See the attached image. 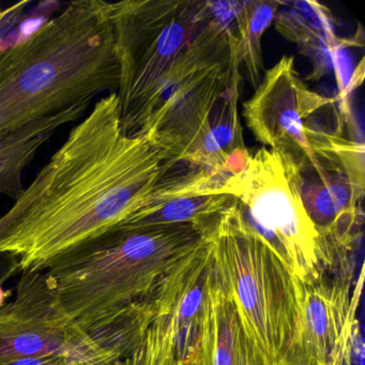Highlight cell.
Masks as SVG:
<instances>
[{
  "mask_svg": "<svg viewBox=\"0 0 365 365\" xmlns=\"http://www.w3.org/2000/svg\"><path fill=\"white\" fill-rule=\"evenodd\" d=\"M200 354L202 365H269L247 334L230 290L213 270L209 279Z\"/></svg>",
  "mask_w": 365,
  "mask_h": 365,
  "instance_id": "12",
  "label": "cell"
},
{
  "mask_svg": "<svg viewBox=\"0 0 365 365\" xmlns=\"http://www.w3.org/2000/svg\"><path fill=\"white\" fill-rule=\"evenodd\" d=\"M173 168L146 202L115 227L190 225L204 235L215 230L224 211L234 204V198L207 192L221 185L228 175L191 166L187 172L172 174Z\"/></svg>",
  "mask_w": 365,
  "mask_h": 365,
  "instance_id": "11",
  "label": "cell"
},
{
  "mask_svg": "<svg viewBox=\"0 0 365 365\" xmlns=\"http://www.w3.org/2000/svg\"><path fill=\"white\" fill-rule=\"evenodd\" d=\"M5 284L3 282H0V307H3L7 302L8 298H9L10 292L4 287Z\"/></svg>",
  "mask_w": 365,
  "mask_h": 365,
  "instance_id": "19",
  "label": "cell"
},
{
  "mask_svg": "<svg viewBox=\"0 0 365 365\" xmlns=\"http://www.w3.org/2000/svg\"><path fill=\"white\" fill-rule=\"evenodd\" d=\"M121 125L116 93L102 98L4 213L0 254L21 271L44 267L125 221L174 168Z\"/></svg>",
  "mask_w": 365,
  "mask_h": 365,
  "instance_id": "1",
  "label": "cell"
},
{
  "mask_svg": "<svg viewBox=\"0 0 365 365\" xmlns=\"http://www.w3.org/2000/svg\"><path fill=\"white\" fill-rule=\"evenodd\" d=\"M4 14H5V12H3V10H1V8H0V21L3 20Z\"/></svg>",
  "mask_w": 365,
  "mask_h": 365,
  "instance_id": "20",
  "label": "cell"
},
{
  "mask_svg": "<svg viewBox=\"0 0 365 365\" xmlns=\"http://www.w3.org/2000/svg\"><path fill=\"white\" fill-rule=\"evenodd\" d=\"M352 252L333 253L320 264L316 277L301 283L302 339L304 365H332L347 356L362 290L363 270L350 296L354 260Z\"/></svg>",
  "mask_w": 365,
  "mask_h": 365,
  "instance_id": "10",
  "label": "cell"
},
{
  "mask_svg": "<svg viewBox=\"0 0 365 365\" xmlns=\"http://www.w3.org/2000/svg\"><path fill=\"white\" fill-rule=\"evenodd\" d=\"M0 365H91L78 359L68 358L63 356H39V358L21 359L14 362Z\"/></svg>",
  "mask_w": 365,
  "mask_h": 365,
  "instance_id": "17",
  "label": "cell"
},
{
  "mask_svg": "<svg viewBox=\"0 0 365 365\" xmlns=\"http://www.w3.org/2000/svg\"><path fill=\"white\" fill-rule=\"evenodd\" d=\"M112 365H202L200 346L181 349L176 339L174 317L162 309L138 345Z\"/></svg>",
  "mask_w": 365,
  "mask_h": 365,
  "instance_id": "15",
  "label": "cell"
},
{
  "mask_svg": "<svg viewBox=\"0 0 365 365\" xmlns=\"http://www.w3.org/2000/svg\"><path fill=\"white\" fill-rule=\"evenodd\" d=\"M282 36L300 46L314 61L322 59L326 72L333 65V54L348 40L336 38L330 12L315 1H282L274 21Z\"/></svg>",
  "mask_w": 365,
  "mask_h": 365,
  "instance_id": "14",
  "label": "cell"
},
{
  "mask_svg": "<svg viewBox=\"0 0 365 365\" xmlns=\"http://www.w3.org/2000/svg\"><path fill=\"white\" fill-rule=\"evenodd\" d=\"M213 16V3L196 0H123L110 3L118 56L121 125L138 135L196 36Z\"/></svg>",
  "mask_w": 365,
  "mask_h": 365,
  "instance_id": "6",
  "label": "cell"
},
{
  "mask_svg": "<svg viewBox=\"0 0 365 365\" xmlns=\"http://www.w3.org/2000/svg\"><path fill=\"white\" fill-rule=\"evenodd\" d=\"M20 272L16 258L8 254H0V282L7 283Z\"/></svg>",
  "mask_w": 365,
  "mask_h": 365,
  "instance_id": "18",
  "label": "cell"
},
{
  "mask_svg": "<svg viewBox=\"0 0 365 365\" xmlns=\"http://www.w3.org/2000/svg\"><path fill=\"white\" fill-rule=\"evenodd\" d=\"M282 1L247 0L237 3L235 10L237 36L240 46L241 66L254 88L262 82L264 61L262 40L274 21Z\"/></svg>",
  "mask_w": 365,
  "mask_h": 365,
  "instance_id": "16",
  "label": "cell"
},
{
  "mask_svg": "<svg viewBox=\"0 0 365 365\" xmlns=\"http://www.w3.org/2000/svg\"><path fill=\"white\" fill-rule=\"evenodd\" d=\"M241 67L236 31L209 24L138 135L165 162L232 174L250 155L239 117Z\"/></svg>",
  "mask_w": 365,
  "mask_h": 365,
  "instance_id": "4",
  "label": "cell"
},
{
  "mask_svg": "<svg viewBox=\"0 0 365 365\" xmlns=\"http://www.w3.org/2000/svg\"><path fill=\"white\" fill-rule=\"evenodd\" d=\"M91 103L71 106L0 135V195L16 200L24 192L22 176L39 149L68 123L80 120Z\"/></svg>",
  "mask_w": 365,
  "mask_h": 365,
  "instance_id": "13",
  "label": "cell"
},
{
  "mask_svg": "<svg viewBox=\"0 0 365 365\" xmlns=\"http://www.w3.org/2000/svg\"><path fill=\"white\" fill-rule=\"evenodd\" d=\"M335 102L309 91L299 78L294 57L283 56L264 72L254 95L243 103V117L264 148L292 162L307 161L324 130L312 120Z\"/></svg>",
  "mask_w": 365,
  "mask_h": 365,
  "instance_id": "9",
  "label": "cell"
},
{
  "mask_svg": "<svg viewBox=\"0 0 365 365\" xmlns=\"http://www.w3.org/2000/svg\"><path fill=\"white\" fill-rule=\"evenodd\" d=\"M48 356L78 359L91 365L116 362L72 322L46 271H21L14 298L0 307V364Z\"/></svg>",
  "mask_w": 365,
  "mask_h": 365,
  "instance_id": "8",
  "label": "cell"
},
{
  "mask_svg": "<svg viewBox=\"0 0 365 365\" xmlns=\"http://www.w3.org/2000/svg\"><path fill=\"white\" fill-rule=\"evenodd\" d=\"M110 3L66 6L25 41L0 52V135L118 88Z\"/></svg>",
  "mask_w": 365,
  "mask_h": 365,
  "instance_id": "3",
  "label": "cell"
},
{
  "mask_svg": "<svg viewBox=\"0 0 365 365\" xmlns=\"http://www.w3.org/2000/svg\"><path fill=\"white\" fill-rule=\"evenodd\" d=\"M207 194L232 196L247 225L301 283L316 277L322 258L319 235L279 153L264 147L250 153L238 172Z\"/></svg>",
  "mask_w": 365,
  "mask_h": 365,
  "instance_id": "7",
  "label": "cell"
},
{
  "mask_svg": "<svg viewBox=\"0 0 365 365\" xmlns=\"http://www.w3.org/2000/svg\"><path fill=\"white\" fill-rule=\"evenodd\" d=\"M208 238L215 271L267 363L304 365L302 288L298 277L247 225L235 200Z\"/></svg>",
  "mask_w": 365,
  "mask_h": 365,
  "instance_id": "5",
  "label": "cell"
},
{
  "mask_svg": "<svg viewBox=\"0 0 365 365\" xmlns=\"http://www.w3.org/2000/svg\"><path fill=\"white\" fill-rule=\"evenodd\" d=\"M206 236L190 225L113 227L43 270L72 322L118 361L161 313L164 277Z\"/></svg>",
  "mask_w": 365,
  "mask_h": 365,
  "instance_id": "2",
  "label": "cell"
}]
</instances>
